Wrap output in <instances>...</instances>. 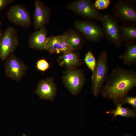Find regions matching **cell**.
Masks as SVG:
<instances>
[{
    "mask_svg": "<svg viewBox=\"0 0 136 136\" xmlns=\"http://www.w3.org/2000/svg\"><path fill=\"white\" fill-rule=\"evenodd\" d=\"M14 1V0H0V11L5 9L8 5Z\"/></svg>",
    "mask_w": 136,
    "mask_h": 136,
    "instance_id": "cell-24",
    "label": "cell"
},
{
    "mask_svg": "<svg viewBox=\"0 0 136 136\" xmlns=\"http://www.w3.org/2000/svg\"><path fill=\"white\" fill-rule=\"evenodd\" d=\"M122 104L119 103L116 105L115 109L107 112V113L112 115L114 118L117 116L133 118L135 117L136 112L133 109L122 107Z\"/></svg>",
    "mask_w": 136,
    "mask_h": 136,
    "instance_id": "cell-19",
    "label": "cell"
},
{
    "mask_svg": "<svg viewBox=\"0 0 136 136\" xmlns=\"http://www.w3.org/2000/svg\"><path fill=\"white\" fill-rule=\"evenodd\" d=\"M104 36L111 44L119 47L123 44L118 21L111 15L106 13L103 15L101 21Z\"/></svg>",
    "mask_w": 136,
    "mask_h": 136,
    "instance_id": "cell-6",
    "label": "cell"
},
{
    "mask_svg": "<svg viewBox=\"0 0 136 136\" xmlns=\"http://www.w3.org/2000/svg\"><path fill=\"white\" fill-rule=\"evenodd\" d=\"M120 103L122 104L126 103L129 104L135 108L136 107V97L130 96L127 94L122 98Z\"/></svg>",
    "mask_w": 136,
    "mask_h": 136,
    "instance_id": "cell-23",
    "label": "cell"
},
{
    "mask_svg": "<svg viewBox=\"0 0 136 136\" xmlns=\"http://www.w3.org/2000/svg\"><path fill=\"white\" fill-rule=\"evenodd\" d=\"M84 61L86 66L93 72L96 66V61L94 55L91 51H88L86 53Z\"/></svg>",
    "mask_w": 136,
    "mask_h": 136,
    "instance_id": "cell-20",
    "label": "cell"
},
{
    "mask_svg": "<svg viewBox=\"0 0 136 136\" xmlns=\"http://www.w3.org/2000/svg\"><path fill=\"white\" fill-rule=\"evenodd\" d=\"M33 15V27L36 30L45 26L50 21L51 11L42 1L36 0Z\"/></svg>",
    "mask_w": 136,
    "mask_h": 136,
    "instance_id": "cell-11",
    "label": "cell"
},
{
    "mask_svg": "<svg viewBox=\"0 0 136 136\" xmlns=\"http://www.w3.org/2000/svg\"><path fill=\"white\" fill-rule=\"evenodd\" d=\"M47 33V30L45 26L32 33L29 36L28 39L29 47L38 50H45L48 38Z\"/></svg>",
    "mask_w": 136,
    "mask_h": 136,
    "instance_id": "cell-14",
    "label": "cell"
},
{
    "mask_svg": "<svg viewBox=\"0 0 136 136\" xmlns=\"http://www.w3.org/2000/svg\"><path fill=\"white\" fill-rule=\"evenodd\" d=\"M136 86V71L117 66L108 75L100 93L117 105Z\"/></svg>",
    "mask_w": 136,
    "mask_h": 136,
    "instance_id": "cell-1",
    "label": "cell"
},
{
    "mask_svg": "<svg viewBox=\"0 0 136 136\" xmlns=\"http://www.w3.org/2000/svg\"><path fill=\"white\" fill-rule=\"evenodd\" d=\"M125 50L119 57L121 59L124 64L130 66L136 64V42L125 43Z\"/></svg>",
    "mask_w": 136,
    "mask_h": 136,
    "instance_id": "cell-17",
    "label": "cell"
},
{
    "mask_svg": "<svg viewBox=\"0 0 136 136\" xmlns=\"http://www.w3.org/2000/svg\"><path fill=\"white\" fill-rule=\"evenodd\" d=\"M93 3L95 9L98 11L107 8L110 5L111 1L110 0H96Z\"/></svg>",
    "mask_w": 136,
    "mask_h": 136,
    "instance_id": "cell-21",
    "label": "cell"
},
{
    "mask_svg": "<svg viewBox=\"0 0 136 136\" xmlns=\"http://www.w3.org/2000/svg\"><path fill=\"white\" fill-rule=\"evenodd\" d=\"M62 35L72 52L82 50L85 44L84 38L78 31L74 29H69Z\"/></svg>",
    "mask_w": 136,
    "mask_h": 136,
    "instance_id": "cell-15",
    "label": "cell"
},
{
    "mask_svg": "<svg viewBox=\"0 0 136 136\" xmlns=\"http://www.w3.org/2000/svg\"><path fill=\"white\" fill-rule=\"evenodd\" d=\"M1 21H0V26L1 25Z\"/></svg>",
    "mask_w": 136,
    "mask_h": 136,
    "instance_id": "cell-28",
    "label": "cell"
},
{
    "mask_svg": "<svg viewBox=\"0 0 136 136\" xmlns=\"http://www.w3.org/2000/svg\"><path fill=\"white\" fill-rule=\"evenodd\" d=\"M108 55L107 51H101L99 54L91 76V90L97 96L100 93L108 76Z\"/></svg>",
    "mask_w": 136,
    "mask_h": 136,
    "instance_id": "cell-2",
    "label": "cell"
},
{
    "mask_svg": "<svg viewBox=\"0 0 136 136\" xmlns=\"http://www.w3.org/2000/svg\"><path fill=\"white\" fill-rule=\"evenodd\" d=\"M22 136H28L25 134H23Z\"/></svg>",
    "mask_w": 136,
    "mask_h": 136,
    "instance_id": "cell-27",
    "label": "cell"
},
{
    "mask_svg": "<svg viewBox=\"0 0 136 136\" xmlns=\"http://www.w3.org/2000/svg\"><path fill=\"white\" fill-rule=\"evenodd\" d=\"M53 78L41 80L35 92L42 99L52 101L56 95L57 87Z\"/></svg>",
    "mask_w": 136,
    "mask_h": 136,
    "instance_id": "cell-13",
    "label": "cell"
},
{
    "mask_svg": "<svg viewBox=\"0 0 136 136\" xmlns=\"http://www.w3.org/2000/svg\"><path fill=\"white\" fill-rule=\"evenodd\" d=\"M57 61L60 66L67 69L77 68L84 63L78 53L74 52L61 54L58 57Z\"/></svg>",
    "mask_w": 136,
    "mask_h": 136,
    "instance_id": "cell-16",
    "label": "cell"
},
{
    "mask_svg": "<svg viewBox=\"0 0 136 136\" xmlns=\"http://www.w3.org/2000/svg\"><path fill=\"white\" fill-rule=\"evenodd\" d=\"M36 66L37 69L40 71L44 72L49 67V64L45 59H42L38 60L36 63Z\"/></svg>",
    "mask_w": 136,
    "mask_h": 136,
    "instance_id": "cell-22",
    "label": "cell"
},
{
    "mask_svg": "<svg viewBox=\"0 0 136 136\" xmlns=\"http://www.w3.org/2000/svg\"><path fill=\"white\" fill-rule=\"evenodd\" d=\"M111 15L123 24H136V1L119 0L114 5Z\"/></svg>",
    "mask_w": 136,
    "mask_h": 136,
    "instance_id": "cell-3",
    "label": "cell"
},
{
    "mask_svg": "<svg viewBox=\"0 0 136 136\" xmlns=\"http://www.w3.org/2000/svg\"><path fill=\"white\" fill-rule=\"evenodd\" d=\"M65 86L73 94L80 92L85 82L83 71L81 69H66L62 78Z\"/></svg>",
    "mask_w": 136,
    "mask_h": 136,
    "instance_id": "cell-7",
    "label": "cell"
},
{
    "mask_svg": "<svg viewBox=\"0 0 136 136\" xmlns=\"http://www.w3.org/2000/svg\"><path fill=\"white\" fill-rule=\"evenodd\" d=\"M124 136H132L131 135H129L128 134H125L124 135Z\"/></svg>",
    "mask_w": 136,
    "mask_h": 136,
    "instance_id": "cell-26",
    "label": "cell"
},
{
    "mask_svg": "<svg viewBox=\"0 0 136 136\" xmlns=\"http://www.w3.org/2000/svg\"><path fill=\"white\" fill-rule=\"evenodd\" d=\"M3 33L4 32H3L2 29L0 27V40L3 36Z\"/></svg>",
    "mask_w": 136,
    "mask_h": 136,
    "instance_id": "cell-25",
    "label": "cell"
},
{
    "mask_svg": "<svg viewBox=\"0 0 136 136\" xmlns=\"http://www.w3.org/2000/svg\"><path fill=\"white\" fill-rule=\"evenodd\" d=\"M6 60L4 66L6 76L16 82L19 81L25 75L28 67L13 54Z\"/></svg>",
    "mask_w": 136,
    "mask_h": 136,
    "instance_id": "cell-9",
    "label": "cell"
},
{
    "mask_svg": "<svg viewBox=\"0 0 136 136\" xmlns=\"http://www.w3.org/2000/svg\"><path fill=\"white\" fill-rule=\"evenodd\" d=\"M19 42L16 29L12 27L7 28L0 40V58L2 60L6 59L12 54Z\"/></svg>",
    "mask_w": 136,
    "mask_h": 136,
    "instance_id": "cell-8",
    "label": "cell"
},
{
    "mask_svg": "<svg viewBox=\"0 0 136 136\" xmlns=\"http://www.w3.org/2000/svg\"><path fill=\"white\" fill-rule=\"evenodd\" d=\"M66 8L86 20L101 21L103 15L94 7L91 0H76L69 4Z\"/></svg>",
    "mask_w": 136,
    "mask_h": 136,
    "instance_id": "cell-4",
    "label": "cell"
},
{
    "mask_svg": "<svg viewBox=\"0 0 136 136\" xmlns=\"http://www.w3.org/2000/svg\"><path fill=\"white\" fill-rule=\"evenodd\" d=\"M6 14L9 20L17 26L28 27L31 25L30 13L23 5L18 4L11 6L7 11Z\"/></svg>",
    "mask_w": 136,
    "mask_h": 136,
    "instance_id": "cell-10",
    "label": "cell"
},
{
    "mask_svg": "<svg viewBox=\"0 0 136 136\" xmlns=\"http://www.w3.org/2000/svg\"><path fill=\"white\" fill-rule=\"evenodd\" d=\"M45 50L52 54H62L72 52L62 35L48 37Z\"/></svg>",
    "mask_w": 136,
    "mask_h": 136,
    "instance_id": "cell-12",
    "label": "cell"
},
{
    "mask_svg": "<svg viewBox=\"0 0 136 136\" xmlns=\"http://www.w3.org/2000/svg\"><path fill=\"white\" fill-rule=\"evenodd\" d=\"M120 32L123 43H129L135 42L136 24H123L120 26Z\"/></svg>",
    "mask_w": 136,
    "mask_h": 136,
    "instance_id": "cell-18",
    "label": "cell"
},
{
    "mask_svg": "<svg viewBox=\"0 0 136 136\" xmlns=\"http://www.w3.org/2000/svg\"><path fill=\"white\" fill-rule=\"evenodd\" d=\"M74 26L77 31L90 42H99L104 36L102 27L92 21L77 20Z\"/></svg>",
    "mask_w": 136,
    "mask_h": 136,
    "instance_id": "cell-5",
    "label": "cell"
}]
</instances>
